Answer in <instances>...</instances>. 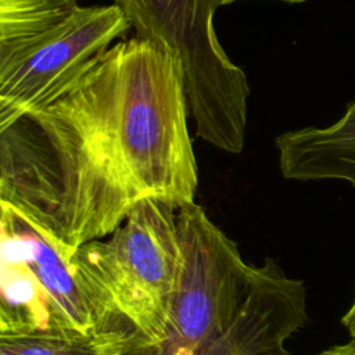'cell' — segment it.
<instances>
[{"label":"cell","mask_w":355,"mask_h":355,"mask_svg":"<svg viewBox=\"0 0 355 355\" xmlns=\"http://www.w3.org/2000/svg\"><path fill=\"white\" fill-rule=\"evenodd\" d=\"M341 324L345 329V331L348 333L349 340L355 341V293H354V300H352L351 305L341 316Z\"/></svg>","instance_id":"8fae6325"},{"label":"cell","mask_w":355,"mask_h":355,"mask_svg":"<svg viewBox=\"0 0 355 355\" xmlns=\"http://www.w3.org/2000/svg\"><path fill=\"white\" fill-rule=\"evenodd\" d=\"M283 178L298 182L341 180L355 187V100L326 128H302L276 137Z\"/></svg>","instance_id":"52a82bcc"},{"label":"cell","mask_w":355,"mask_h":355,"mask_svg":"<svg viewBox=\"0 0 355 355\" xmlns=\"http://www.w3.org/2000/svg\"><path fill=\"white\" fill-rule=\"evenodd\" d=\"M232 1H236V0H220V4L225 6V4H229V3H232ZM283 1H288V3H302V1H305V0H283Z\"/></svg>","instance_id":"4fadbf2b"},{"label":"cell","mask_w":355,"mask_h":355,"mask_svg":"<svg viewBox=\"0 0 355 355\" xmlns=\"http://www.w3.org/2000/svg\"><path fill=\"white\" fill-rule=\"evenodd\" d=\"M125 355H161V347L140 338Z\"/></svg>","instance_id":"30bf717a"},{"label":"cell","mask_w":355,"mask_h":355,"mask_svg":"<svg viewBox=\"0 0 355 355\" xmlns=\"http://www.w3.org/2000/svg\"><path fill=\"white\" fill-rule=\"evenodd\" d=\"M0 255L24 261L37 276L50 304L51 329L90 333L126 320L108 319L72 263L75 251L0 205ZM129 323V322H126Z\"/></svg>","instance_id":"8992f818"},{"label":"cell","mask_w":355,"mask_h":355,"mask_svg":"<svg viewBox=\"0 0 355 355\" xmlns=\"http://www.w3.org/2000/svg\"><path fill=\"white\" fill-rule=\"evenodd\" d=\"M315 355H355V341L349 340L348 343L344 344L331 345Z\"/></svg>","instance_id":"7c38bea8"},{"label":"cell","mask_w":355,"mask_h":355,"mask_svg":"<svg viewBox=\"0 0 355 355\" xmlns=\"http://www.w3.org/2000/svg\"><path fill=\"white\" fill-rule=\"evenodd\" d=\"M49 329L50 304L37 276L24 261L0 255V334Z\"/></svg>","instance_id":"9c48e42d"},{"label":"cell","mask_w":355,"mask_h":355,"mask_svg":"<svg viewBox=\"0 0 355 355\" xmlns=\"http://www.w3.org/2000/svg\"><path fill=\"white\" fill-rule=\"evenodd\" d=\"M178 208L144 198L103 239L79 245L72 263L101 312L129 322L147 341L162 345L180 265Z\"/></svg>","instance_id":"7a4b0ae2"},{"label":"cell","mask_w":355,"mask_h":355,"mask_svg":"<svg viewBox=\"0 0 355 355\" xmlns=\"http://www.w3.org/2000/svg\"><path fill=\"white\" fill-rule=\"evenodd\" d=\"M308 323L306 286L266 258L254 265L251 284L230 323L198 355H270Z\"/></svg>","instance_id":"5b68a950"},{"label":"cell","mask_w":355,"mask_h":355,"mask_svg":"<svg viewBox=\"0 0 355 355\" xmlns=\"http://www.w3.org/2000/svg\"><path fill=\"white\" fill-rule=\"evenodd\" d=\"M129 28L116 4L0 0V128L55 101Z\"/></svg>","instance_id":"6da1fadb"},{"label":"cell","mask_w":355,"mask_h":355,"mask_svg":"<svg viewBox=\"0 0 355 355\" xmlns=\"http://www.w3.org/2000/svg\"><path fill=\"white\" fill-rule=\"evenodd\" d=\"M176 225L180 265L161 355H198L230 323L254 265L196 202L178 208Z\"/></svg>","instance_id":"277c9868"},{"label":"cell","mask_w":355,"mask_h":355,"mask_svg":"<svg viewBox=\"0 0 355 355\" xmlns=\"http://www.w3.org/2000/svg\"><path fill=\"white\" fill-rule=\"evenodd\" d=\"M140 338L126 322L90 333L76 330H39L0 334V355H125Z\"/></svg>","instance_id":"ba28073f"},{"label":"cell","mask_w":355,"mask_h":355,"mask_svg":"<svg viewBox=\"0 0 355 355\" xmlns=\"http://www.w3.org/2000/svg\"><path fill=\"white\" fill-rule=\"evenodd\" d=\"M115 4L135 36L178 54L197 136L239 154L244 147L250 86L216 37L214 14L220 0H115Z\"/></svg>","instance_id":"3957f363"},{"label":"cell","mask_w":355,"mask_h":355,"mask_svg":"<svg viewBox=\"0 0 355 355\" xmlns=\"http://www.w3.org/2000/svg\"><path fill=\"white\" fill-rule=\"evenodd\" d=\"M270 355H290L287 351H283V352H277V354H270Z\"/></svg>","instance_id":"5bb4252c"}]
</instances>
